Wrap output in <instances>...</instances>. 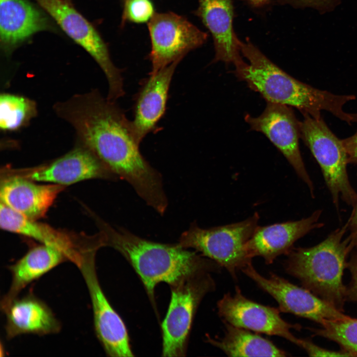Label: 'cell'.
<instances>
[{
	"instance_id": "1",
	"label": "cell",
	"mask_w": 357,
	"mask_h": 357,
	"mask_svg": "<svg viewBox=\"0 0 357 357\" xmlns=\"http://www.w3.org/2000/svg\"><path fill=\"white\" fill-rule=\"evenodd\" d=\"M54 109L74 129L80 144L130 184L149 206L159 213L167 209L162 176L141 154L131 122L115 101L93 90L57 103Z\"/></svg>"
},
{
	"instance_id": "2",
	"label": "cell",
	"mask_w": 357,
	"mask_h": 357,
	"mask_svg": "<svg viewBox=\"0 0 357 357\" xmlns=\"http://www.w3.org/2000/svg\"><path fill=\"white\" fill-rule=\"evenodd\" d=\"M96 218L104 245L119 252L130 264L153 303L158 284L165 282L171 287L195 274L220 269L221 266L213 260L178 243L149 240L123 228L115 229L100 218Z\"/></svg>"
},
{
	"instance_id": "3",
	"label": "cell",
	"mask_w": 357,
	"mask_h": 357,
	"mask_svg": "<svg viewBox=\"0 0 357 357\" xmlns=\"http://www.w3.org/2000/svg\"><path fill=\"white\" fill-rule=\"evenodd\" d=\"M243 60L235 66V73L252 90L258 92L267 101L286 105L299 110L302 114L321 118L323 110L351 124L355 114L346 113L344 106L355 100L353 95H337L320 90L293 77L271 61L249 41H240Z\"/></svg>"
},
{
	"instance_id": "4",
	"label": "cell",
	"mask_w": 357,
	"mask_h": 357,
	"mask_svg": "<svg viewBox=\"0 0 357 357\" xmlns=\"http://www.w3.org/2000/svg\"><path fill=\"white\" fill-rule=\"evenodd\" d=\"M348 229L347 223L316 245L293 247L285 264L286 271L303 287L342 312L346 301L343 272L347 258L356 246L349 236L343 239Z\"/></svg>"
},
{
	"instance_id": "5",
	"label": "cell",
	"mask_w": 357,
	"mask_h": 357,
	"mask_svg": "<svg viewBox=\"0 0 357 357\" xmlns=\"http://www.w3.org/2000/svg\"><path fill=\"white\" fill-rule=\"evenodd\" d=\"M257 213L239 222L204 229L195 222L180 236L178 243L195 249L224 267L234 278L239 270L251 263L246 244L258 226Z\"/></svg>"
},
{
	"instance_id": "6",
	"label": "cell",
	"mask_w": 357,
	"mask_h": 357,
	"mask_svg": "<svg viewBox=\"0 0 357 357\" xmlns=\"http://www.w3.org/2000/svg\"><path fill=\"white\" fill-rule=\"evenodd\" d=\"M302 115L300 138L319 165L334 204L338 209L341 198L353 207L357 200V193L349 179L348 157L342 139L332 132L322 117L315 119L307 114Z\"/></svg>"
},
{
	"instance_id": "7",
	"label": "cell",
	"mask_w": 357,
	"mask_h": 357,
	"mask_svg": "<svg viewBox=\"0 0 357 357\" xmlns=\"http://www.w3.org/2000/svg\"><path fill=\"white\" fill-rule=\"evenodd\" d=\"M210 272H200L171 287V298L162 322V356H185L193 319L203 298L213 291Z\"/></svg>"
},
{
	"instance_id": "8",
	"label": "cell",
	"mask_w": 357,
	"mask_h": 357,
	"mask_svg": "<svg viewBox=\"0 0 357 357\" xmlns=\"http://www.w3.org/2000/svg\"><path fill=\"white\" fill-rule=\"evenodd\" d=\"M36 0L98 64L108 82V99L116 101L123 96L124 91L121 71L113 62L107 44L92 24L74 7L71 0Z\"/></svg>"
},
{
	"instance_id": "9",
	"label": "cell",
	"mask_w": 357,
	"mask_h": 357,
	"mask_svg": "<svg viewBox=\"0 0 357 357\" xmlns=\"http://www.w3.org/2000/svg\"><path fill=\"white\" fill-rule=\"evenodd\" d=\"M97 249L95 247L85 249L78 267L91 299L96 335L108 356L133 357L125 325L110 304L99 282L95 266Z\"/></svg>"
},
{
	"instance_id": "10",
	"label": "cell",
	"mask_w": 357,
	"mask_h": 357,
	"mask_svg": "<svg viewBox=\"0 0 357 357\" xmlns=\"http://www.w3.org/2000/svg\"><path fill=\"white\" fill-rule=\"evenodd\" d=\"M148 27L151 45L150 73L180 62L188 52L205 43L208 37L186 18L172 12L156 13Z\"/></svg>"
},
{
	"instance_id": "11",
	"label": "cell",
	"mask_w": 357,
	"mask_h": 357,
	"mask_svg": "<svg viewBox=\"0 0 357 357\" xmlns=\"http://www.w3.org/2000/svg\"><path fill=\"white\" fill-rule=\"evenodd\" d=\"M259 116H245L251 129L264 134L284 156L298 176L308 187L314 196L313 182L305 169L299 148L300 121L291 107L267 102Z\"/></svg>"
},
{
	"instance_id": "12",
	"label": "cell",
	"mask_w": 357,
	"mask_h": 357,
	"mask_svg": "<svg viewBox=\"0 0 357 357\" xmlns=\"http://www.w3.org/2000/svg\"><path fill=\"white\" fill-rule=\"evenodd\" d=\"M241 271L277 301L280 311L307 318L320 325L326 320L350 317L303 287L294 285L274 274L264 277L251 263Z\"/></svg>"
},
{
	"instance_id": "13",
	"label": "cell",
	"mask_w": 357,
	"mask_h": 357,
	"mask_svg": "<svg viewBox=\"0 0 357 357\" xmlns=\"http://www.w3.org/2000/svg\"><path fill=\"white\" fill-rule=\"evenodd\" d=\"M219 315L233 326L268 335L278 336L299 346L300 339L291 332L301 326L292 324L280 316L279 309L265 306L247 298L238 287L235 294L224 295L217 303Z\"/></svg>"
},
{
	"instance_id": "14",
	"label": "cell",
	"mask_w": 357,
	"mask_h": 357,
	"mask_svg": "<svg viewBox=\"0 0 357 357\" xmlns=\"http://www.w3.org/2000/svg\"><path fill=\"white\" fill-rule=\"evenodd\" d=\"M7 171L6 174L62 186L89 179L118 178L92 152L80 144L50 163Z\"/></svg>"
},
{
	"instance_id": "15",
	"label": "cell",
	"mask_w": 357,
	"mask_h": 357,
	"mask_svg": "<svg viewBox=\"0 0 357 357\" xmlns=\"http://www.w3.org/2000/svg\"><path fill=\"white\" fill-rule=\"evenodd\" d=\"M179 61L173 62L144 79L136 96L133 119L131 121L135 135L141 143L155 131L165 114L171 81Z\"/></svg>"
},
{
	"instance_id": "16",
	"label": "cell",
	"mask_w": 357,
	"mask_h": 357,
	"mask_svg": "<svg viewBox=\"0 0 357 357\" xmlns=\"http://www.w3.org/2000/svg\"><path fill=\"white\" fill-rule=\"evenodd\" d=\"M322 211L316 210L310 216L299 220L258 226L246 244L249 256H261L267 264L279 256L287 254L295 242L309 232L322 227L319 222Z\"/></svg>"
},
{
	"instance_id": "17",
	"label": "cell",
	"mask_w": 357,
	"mask_h": 357,
	"mask_svg": "<svg viewBox=\"0 0 357 357\" xmlns=\"http://www.w3.org/2000/svg\"><path fill=\"white\" fill-rule=\"evenodd\" d=\"M194 11L209 30L213 40V62L223 61L234 65L242 60L239 44L233 26V0H198Z\"/></svg>"
},
{
	"instance_id": "18",
	"label": "cell",
	"mask_w": 357,
	"mask_h": 357,
	"mask_svg": "<svg viewBox=\"0 0 357 357\" xmlns=\"http://www.w3.org/2000/svg\"><path fill=\"white\" fill-rule=\"evenodd\" d=\"M35 182L4 174L0 183L1 203L30 219L37 220L43 217L64 186L39 184Z\"/></svg>"
},
{
	"instance_id": "19",
	"label": "cell",
	"mask_w": 357,
	"mask_h": 357,
	"mask_svg": "<svg viewBox=\"0 0 357 357\" xmlns=\"http://www.w3.org/2000/svg\"><path fill=\"white\" fill-rule=\"evenodd\" d=\"M52 29L48 17L28 0H0V39L6 54L35 33Z\"/></svg>"
},
{
	"instance_id": "20",
	"label": "cell",
	"mask_w": 357,
	"mask_h": 357,
	"mask_svg": "<svg viewBox=\"0 0 357 357\" xmlns=\"http://www.w3.org/2000/svg\"><path fill=\"white\" fill-rule=\"evenodd\" d=\"M1 310L6 316L5 330L8 339L23 334H56L61 329L50 307L32 294L17 297Z\"/></svg>"
},
{
	"instance_id": "21",
	"label": "cell",
	"mask_w": 357,
	"mask_h": 357,
	"mask_svg": "<svg viewBox=\"0 0 357 357\" xmlns=\"http://www.w3.org/2000/svg\"><path fill=\"white\" fill-rule=\"evenodd\" d=\"M0 228L32 238L42 244L56 247L77 267L82 258V248L67 234L36 220L30 219L0 203Z\"/></svg>"
},
{
	"instance_id": "22",
	"label": "cell",
	"mask_w": 357,
	"mask_h": 357,
	"mask_svg": "<svg viewBox=\"0 0 357 357\" xmlns=\"http://www.w3.org/2000/svg\"><path fill=\"white\" fill-rule=\"evenodd\" d=\"M66 260V257L61 251L49 245L42 244L29 249L23 257L9 266L11 282L8 292L1 300V308L17 298L29 284Z\"/></svg>"
},
{
	"instance_id": "23",
	"label": "cell",
	"mask_w": 357,
	"mask_h": 357,
	"mask_svg": "<svg viewBox=\"0 0 357 357\" xmlns=\"http://www.w3.org/2000/svg\"><path fill=\"white\" fill-rule=\"evenodd\" d=\"M222 338H208L212 345L230 357H286V353L273 343L248 330L225 322Z\"/></svg>"
},
{
	"instance_id": "24",
	"label": "cell",
	"mask_w": 357,
	"mask_h": 357,
	"mask_svg": "<svg viewBox=\"0 0 357 357\" xmlns=\"http://www.w3.org/2000/svg\"><path fill=\"white\" fill-rule=\"evenodd\" d=\"M36 103L23 96L3 93L0 97V128L14 131L24 126L36 114Z\"/></svg>"
},
{
	"instance_id": "25",
	"label": "cell",
	"mask_w": 357,
	"mask_h": 357,
	"mask_svg": "<svg viewBox=\"0 0 357 357\" xmlns=\"http://www.w3.org/2000/svg\"><path fill=\"white\" fill-rule=\"evenodd\" d=\"M320 328H312L314 336L337 343L351 357H357V318L326 320Z\"/></svg>"
},
{
	"instance_id": "26",
	"label": "cell",
	"mask_w": 357,
	"mask_h": 357,
	"mask_svg": "<svg viewBox=\"0 0 357 357\" xmlns=\"http://www.w3.org/2000/svg\"><path fill=\"white\" fill-rule=\"evenodd\" d=\"M155 14L152 0H123L121 25L148 23Z\"/></svg>"
},
{
	"instance_id": "27",
	"label": "cell",
	"mask_w": 357,
	"mask_h": 357,
	"mask_svg": "<svg viewBox=\"0 0 357 357\" xmlns=\"http://www.w3.org/2000/svg\"><path fill=\"white\" fill-rule=\"evenodd\" d=\"M281 5H290L295 8H313L321 13L330 11L339 3L340 0H276Z\"/></svg>"
},
{
	"instance_id": "28",
	"label": "cell",
	"mask_w": 357,
	"mask_h": 357,
	"mask_svg": "<svg viewBox=\"0 0 357 357\" xmlns=\"http://www.w3.org/2000/svg\"><path fill=\"white\" fill-rule=\"evenodd\" d=\"M351 256L347 261V268L351 274V281L346 286V301L357 303V245L352 251Z\"/></svg>"
},
{
	"instance_id": "29",
	"label": "cell",
	"mask_w": 357,
	"mask_h": 357,
	"mask_svg": "<svg viewBox=\"0 0 357 357\" xmlns=\"http://www.w3.org/2000/svg\"><path fill=\"white\" fill-rule=\"evenodd\" d=\"M299 347L305 350L312 357H351L347 352L341 350L334 351L321 348L309 340L300 339Z\"/></svg>"
},
{
	"instance_id": "30",
	"label": "cell",
	"mask_w": 357,
	"mask_h": 357,
	"mask_svg": "<svg viewBox=\"0 0 357 357\" xmlns=\"http://www.w3.org/2000/svg\"><path fill=\"white\" fill-rule=\"evenodd\" d=\"M342 141L348 155L349 163L357 164V130L353 135Z\"/></svg>"
},
{
	"instance_id": "31",
	"label": "cell",
	"mask_w": 357,
	"mask_h": 357,
	"mask_svg": "<svg viewBox=\"0 0 357 357\" xmlns=\"http://www.w3.org/2000/svg\"><path fill=\"white\" fill-rule=\"evenodd\" d=\"M353 207V209L347 224L348 229L350 231V235L349 236L357 245V200Z\"/></svg>"
},
{
	"instance_id": "32",
	"label": "cell",
	"mask_w": 357,
	"mask_h": 357,
	"mask_svg": "<svg viewBox=\"0 0 357 357\" xmlns=\"http://www.w3.org/2000/svg\"><path fill=\"white\" fill-rule=\"evenodd\" d=\"M272 0H246L247 4L255 9H261L265 8L270 4Z\"/></svg>"
},
{
	"instance_id": "33",
	"label": "cell",
	"mask_w": 357,
	"mask_h": 357,
	"mask_svg": "<svg viewBox=\"0 0 357 357\" xmlns=\"http://www.w3.org/2000/svg\"></svg>"
}]
</instances>
